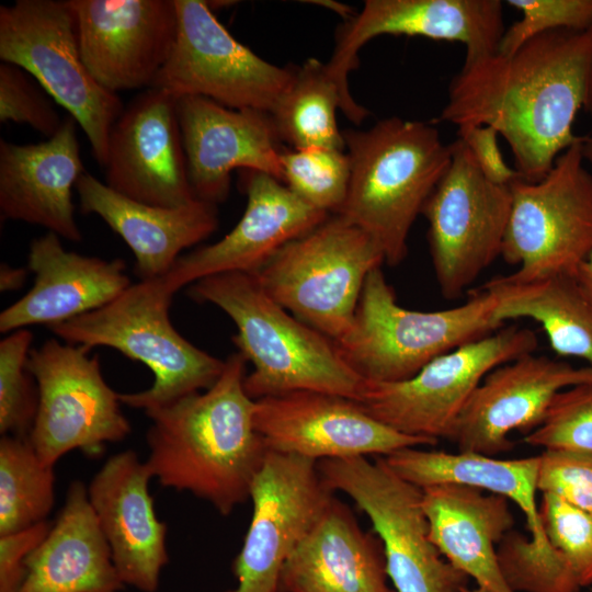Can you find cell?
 <instances>
[{"label":"cell","instance_id":"obj_1","mask_svg":"<svg viewBox=\"0 0 592 592\" xmlns=\"http://www.w3.org/2000/svg\"><path fill=\"white\" fill-rule=\"evenodd\" d=\"M447 92L436 122L493 127L521 177L538 181L579 138L578 113L592 115V26L545 32L510 55L463 64Z\"/></svg>","mask_w":592,"mask_h":592},{"label":"cell","instance_id":"obj_2","mask_svg":"<svg viewBox=\"0 0 592 592\" xmlns=\"http://www.w3.org/2000/svg\"><path fill=\"white\" fill-rule=\"evenodd\" d=\"M247 360L235 352L208 389L146 412V460L160 485L205 500L221 515L249 499L269 448L246 391Z\"/></svg>","mask_w":592,"mask_h":592},{"label":"cell","instance_id":"obj_3","mask_svg":"<svg viewBox=\"0 0 592 592\" xmlns=\"http://www.w3.org/2000/svg\"><path fill=\"white\" fill-rule=\"evenodd\" d=\"M187 294L217 306L236 325L232 342L253 366L244 378L252 399L314 390L358 401L365 380L335 343L277 304L254 274L208 276L190 285Z\"/></svg>","mask_w":592,"mask_h":592},{"label":"cell","instance_id":"obj_4","mask_svg":"<svg viewBox=\"0 0 592 592\" xmlns=\"http://www.w3.org/2000/svg\"><path fill=\"white\" fill-rule=\"evenodd\" d=\"M342 134L350 182L338 214L372 237L385 263L397 265L415 218L451 164L452 144L434 125L397 116Z\"/></svg>","mask_w":592,"mask_h":592},{"label":"cell","instance_id":"obj_5","mask_svg":"<svg viewBox=\"0 0 592 592\" xmlns=\"http://www.w3.org/2000/svg\"><path fill=\"white\" fill-rule=\"evenodd\" d=\"M502 296L503 288L491 280L459 306L407 309L377 267L366 277L351 330L334 343L364 380H405L437 356L502 328L497 314Z\"/></svg>","mask_w":592,"mask_h":592},{"label":"cell","instance_id":"obj_6","mask_svg":"<svg viewBox=\"0 0 592 592\" xmlns=\"http://www.w3.org/2000/svg\"><path fill=\"white\" fill-rule=\"evenodd\" d=\"M174 294L162 280L132 284L107 305L49 327L66 343L90 350L107 346L145 364L152 385L119 394L123 405L145 413L210 388L225 361L198 349L173 327L169 310Z\"/></svg>","mask_w":592,"mask_h":592},{"label":"cell","instance_id":"obj_7","mask_svg":"<svg viewBox=\"0 0 592 592\" xmlns=\"http://www.w3.org/2000/svg\"><path fill=\"white\" fill-rule=\"evenodd\" d=\"M383 263L372 237L331 214L253 274L277 304L338 342L352 328L366 277Z\"/></svg>","mask_w":592,"mask_h":592},{"label":"cell","instance_id":"obj_8","mask_svg":"<svg viewBox=\"0 0 592 592\" xmlns=\"http://www.w3.org/2000/svg\"><path fill=\"white\" fill-rule=\"evenodd\" d=\"M512 204L501 257L519 269L497 277L526 285L571 274L592 254V174L584 166L582 136L535 182L510 185Z\"/></svg>","mask_w":592,"mask_h":592},{"label":"cell","instance_id":"obj_9","mask_svg":"<svg viewBox=\"0 0 592 592\" xmlns=\"http://www.w3.org/2000/svg\"><path fill=\"white\" fill-rule=\"evenodd\" d=\"M0 59L24 69L68 111L104 168L110 134L125 107L118 94L102 87L87 68L68 1L16 0L1 5Z\"/></svg>","mask_w":592,"mask_h":592},{"label":"cell","instance_id":"obj_10","mask_svg":"<svg viewBox=\"0 0 592 592\" xmlns=\"http://www.w3.org/2000/svg\"><path fill=\"white\" fill-rule=\"evenodd\" d=\"M330 490L348 496L372 523L395 592H463L468 577L440 553L430 535L421 488L398 476L384 457L318 463Z\"/></svg>","mask_w":592,"mask_h":592},{"label":"cell","instance_id":"obj_11","mask_svg":"<svg viewBox=\"0 0 592 592\" xmlns=\"http://www.w3.org/2000/svg\"><path fill=\"white\" fill-rule=\"evenodd\" d=\"M27 368L38 391L27 440L45 465L54 467L73 449L98 456L130 433L119 392L107 385L89 348L49 339L31 350Z\"/></svg>","mask_w":592,"mask_h":592},{"label":"cell","instance_id":"obj_12","mask_svg":"<svg viewBox=\"0 0 592 592\" xmlns=\"http://www.w3.org/2000/svg\"><path fill=\"white\" fill-rule=\"evenodd\" d=\"M536 333L515 325L460 345L429 362L412 377L364 382L363 409L390 429L439 442L447 439L462 410L494 367L535 352Z\"/></svg>","mask_w":592,"mask_h":592},{"label":"cell","instance_id":"obj_13","mask_svg":"<svg viewBox=\"0 0 592 592\" xmlns=\"http://www.w3.org/2000/svg\"><path fill=\"white\" fill-rule=\"evenodd\" d=\"M511 204L510 186L490 182L460 138L452 143L451 164L422 209L444 298H458L501 257Z\"/></svg>","mask_w":592,"mask_h":592},{"label":"cell","instance_id":"obj_14","mask_svg":"<svg viewBox=\"0 0 592 592\" xmlns=\"http://www.w3.org/2000/svg\"><path fill=\"white\" fill-rule=\"evenodd\" d=\"M177 36L151 88L174 98L202 96L224 106L270 113L294 68L267 62L237 41L206 1L174 0Z\"/></svg>","mask_w":592,"mask_h":592},{"label":"cell","instance_id":"obj_15","mask_svg":"<svg viewBox=\"0 0 592 592\" xmlns=\"http://www.w3.org/2000/svg\"><path fill=\"white\" fill-rule=\"evenodd\" d=\"M333 497L317 462L269 451L250 489L252 515L232 565L234 592H278L284 563Z\"/></svg>","mask_w":592,"mask_h":592},{"label":"cell","instance_id":"obj_16","mask_svg":"<svg viewBox=\"0 0 592 592\" xmlns=\"http://www.w3.org/2000/svg\"><path fill=\"white\" fill-rule=\"evenodd\" d=\"M500 0H366L362 10L337 31L327 69L342 93L344 115L361 124L368 111L351 95L349 75L357 67L360 49L380 35L421 36L465 46L464 64L497 53L504 34Z\"/></svg>","mask_w":592,"mask_h":592},{"label":"cell","instance_id":"obj_17","mask_svg":"<svg viewBox=\"0 0 592 592\" xmlns=\"http://www.w3.org/2000/svg\"><path fill=\"white\" fill-rule=\"evenodd\" d=\"M254 424L269 451L317 463L377 455L436 441L399 433L369 415L358 401L298 390L255 400Z\"/></svg>","mask_w":592,"mask_h":592},{"label":"cell","instance_id":"obj_18","mask_svg":"<svg viewBox=\"0 0 592 592\" xmlns=\"http://www.w3.org/2000/svg\"><path fill=\"white\" fill-rule=\"evenodd\" d=\"M81 57L105 89H149L177 36L174 0H67Z\"/></svg>","mask_w":592,"mask_h":592},{"label":"cell","instance_id":"obj_19","mask_svg":"<svg viewBox=\"0 0 592 592\" xmlns=\"http://www.w3.org/2000/svg\"><path fill=\"white\" fill-rule=\"evenodd\" d=\"M104 168L105 183L132 200L162 207L195 201L177 98L149 88L133 99L112 128Z\"/></svg>","mask_w":592,"mask_h":592},{"label":"cell","instance_id":"obj_20","mask_svg":"<svg viewBox=\"0 0 592 592\" xmlns=\"http://www.w3.org/2000/svg\"><path fill=\"white\" fill-rule=\"evenodd\" d=\"M592 383V367H576L534 352L490 371L471 394L448 440L458 452L494 456L512 449L510 434L536 429L560 390Z\"/></svg>","mask_w":592,"mask_h":592},{"label":"cell","instance_id":"obj_21","mask_svg":"<svg viewBox=\"0 0 592 592\" xmlns=\"http://www.w3.org/2000/svg\"><path fill=\"white\" fill-rule=\"evenodd\" d=\"M242 171V189L247 194L242 217L220 240L181 255L160 277L172 294L213 275L257 273L285 244L329 216L301 201L275 178Z\"/></svg>","mask_w":592,"mask_h":592},{"label":"cell","instance_id":"obj_22","mask_svg":"<svg viewBox=\"0 0 592 592\" xmlns=\"http://www.w3.org/2000/svg\"><path fill=\"white\" fill-rule=\"evenodd\" d=\"M177 113L197 200L214 205L224 202L235 169L282 182L280 140L269 113L230 109L202 96L178 98Z\"/></svg>","mask_w":592,"mask_h":592},{"label":"cell","instance_id":"obj_23","mask_svg":"<svg viewBox=\"0 0 592 592\" xmlns=\"http://www.w3.org/2000/svg\"><path fill=\"white\" fill-rule=\"evenodd\" d=\"M151 478L147 463L124 451L111 456L88 487L119 579L141 592H156L168 562L167 525L155 511Z\"/></svg>","mask_w":592,"mask_h":592},{"label":"cell","instance_id":"obj_24","mask_svg":"<svg viewBox=\"0 0 592 592\" xmlns=\"http://www.w3.org/2000/svg\"><path fill=\"white\" fill-rule=\"evenodd\" d=\"M68 115L45 141L14 144L0 140V210L4 219L46 228L79 242L72 190L86 172L77 135Z\"/></svg>","mask_w":592,"mask_h":592},{"label":"cell","instance_id":"obj_25","mask_svg":"<svg viewBox=\"0 0 592 592\" xmlns=\"http://www.w3.org/2000/svg\"><path fill=\"white\" fill-rule=\"evenodd\" d=\"M27 269L34 285L1 311L2 333L68 321L107 305L132 285L122 259L68 251L50 231L31 241Z\"/></svg>","mask_w":592,"mask_h":592},{"label":"cell","instance_id":"obj_26","mask_svg":"<svg viewBox=\"0 0 592 592\" xmlns=\"http://www.w3.org/2000/svg\"><path fill=\"white\" fill-rule=\"evenodd\" d=\"M80 209L102 218L129 247L139 281L166 275L180 253L218 227L217 205L195 200L162 207L132 200L84 172L76 183Z\"/></svg>","mask_w":592,"mask_h":592},{"label":"cell","instance_id":"obj_27","mask_svg":"<svg viewBox=\"0 0 592 592\" xmlns=\"http://www.w3.org/2000/svg\"><path fill=\"white\" fill-rule=\"evenodd\" d=\"M284 592H395L383 546L362 530L346 504L332 498L283 566Z\"/></svg>","mask_w":592,"mask_h":592},{"label":"cell","instance_id":"obj_28","mask_svg":"<svg viewBox=\"0 0 592 592\" xmlns=\"http://www.w3.org/2000/svg\"><path fill=\"white\" fill-rule=\"evenodd\" d=\"M422 491L430 535L442 556L487 592H513L497 558V545L514 524L509 500L454 483Z\"/></svg>","mask_w":592,"mask_h":592},{"label":"cell","instance_id":"obj_29","mask_svg":"<svg viewBox=\"0 0 592 592\" xmlns=\"http://www.w3.org/2000/svg\"><path fill=\"white\" fill-rule=\"evenodd\" d=\"M25 568L18 592H119L124 587L81 481L69 486L57 520Z\"/></svg>","mask_w":592,"mask_h":592},{"label":"cell","instance_id":"obj_30","mask_svg":"<svg viewBox=\"0 0 592 592\" xmlns=\"http://www.w3.org/2000/svg\"><path fill=\"white\" fill-rule=\"evenodd\" d=\"M384 458L398 476L421 489L454 483L498 494L514 502L526 516V526L534 544L538 547L549 544L536 502L539 455L500 459L478 453L406 447Z\"/></svg>","mask_w":592,"mask_h":592},{"label":"cell","instance_id":"obj_31","mask_svg":"<svg viewBox=\"0 0 592 592\" xmlns=\"http://www.w3.org/2000/svg\"><path fill=\"white\" fill-rule=\"evenodd\" d=\"M503 288L498 318L532 319L546 333L551 350L561 356L577 357L592 367V304L571 274H559L526 284Z\"/></svg>","mask_w":592,"mask_h":592},{"label":"cell","instance_id":"obj_32","mask_svg":"<svg viewBox=\"0 0 592 592\" xmlns=\"http://www.w3.org/2000/svg\"><path fill=\"white\" fill-rule=\"evenodd\" d=\"M345 112L338 83L326 64L315 58L294 68L293 78L271 110L270 117L280 141L293 149L345 148L337 124V110Z\"/></svg>","mask_w":592,"mask_h":592},{"label":"cell","instance_id":"obj_33","mask_svg":"<svg viewBox=\"0 0 592 592\" xmlns=\"http://www.w3.org/2000/svg\"><path fill=\"white\" fill-rule=\"evenodd\" d=\"M53 468L39 459L27 436H1L0 535L46 521L55 498Z\"/></svg>","mask_w":592,"mask_h":592},{"label":"cell","instance_id":"obj_34","mask_svg":"<svg viewBox=\"0 0 592 592\" xmlns=\"http://www.w3.org/2000/svg\"><path fill=\"white\" fill-rule=\"evenodd\" d=\"M282 183L308 205L329 215L342 208L350 160L341 149L310 147L281 151Z\"/></svg>","mask_w":592,"mask_h":592},{"label":"cell","instance_id":"obj_35","mask_svg":"<svg viewBox=\"0 0 592 592\" xmlns=\"http://www.w3.org/2000/svg\"><path fill=\"white\" fill-rule=\"evenodd\" d=\"M505 583L513 592H580L582 589L562 555L550 543L536 546L520 532L509 531L497 547Z\"/></svg>","mask_w":592,"mask_h":592},{"label":"cell","instance_id":"obj_36","mask_svg":"<svg viewBox=\"0 0 592 592\" xmlns=\"http://www.w3.org/2000/svg\"><path fill=\"white\" fill-rule=\"evenodd\" d=\"M33 333L11 332L0 342V433L27 436L35 420L38 391L27 368Z\"/></svg>","mask_w":592,"mask_h":592},{"label":"cell","instance_id":"obj_37","mask_svg":"<svg viewBox=\"0 0 592 592\" xmlns=\"http://www.w3.org/2000/svg\"><path fill=\"white\" fill-rule=\"evenodd\" d=\"M524 443L544 451L592 455V383L565 388Z\"/></svg>","mask_w":592,"mask_h":592},{"label":"cell","instance_id":"obj_38","mask_svg":"<svg viewBox=\"0 0 592 592\" xmlns=\"http://www.w3.org/2000/svg\"><path fill=\"white\" fill-rule=\"evenodd\" d=\"M540 523L550 545L566 559L581 588L592 584V516L553 493H543Z\"/></svg>","mask_w":592,"mask_h":592},{"label":"cell","instance_id":"obj_39","mask_svg":"<svg viewBox=\"0 0 592 592\" xmlns=\"http://www.w3.org/2000/svg\"><path fill=\"white\" fill-rule=\"evenodd\" d=\"M521 12L500 41L498 53L510 55L530 38L556 30L592 26V0H509Z\"/></svg>","mask_w":592,"mask_h":592},{"label":"cell","instance_id":"obj_40","mask_svg":"<svg viewBox=\"0 0 592 592\" xmlns=\"http://www.w3.org/2000/svg\"><path fill=\"white\" fill-rule=\"evenodd\" d=\"M31 77L16 65L1 62L0 121L26 124L50 138L64 119Z\"/></svg>","mask_w":592,"mask_h":592},{"label":"cell","instance_id":"obj_41","mask_svg":"<svg viewBox=\"0 0 592 592\" xmlns=\"http://www.w3.org/2000/svg\"><path fill=\"white\" fill-rule=\"evenodd\" d=\"M537 490L558 496L592 516V455L543 451Z\"/></svg>","mask_w":592,"mask_h":592},{"label":"cell","instance_id":"obj_42","mask_svg":"<svg viewBox=\"0 0 592 592\" xmlns=\"http://www.w3.org/2000/svg\"><path fill=\"white\" fill-rule=\"evenodd\" d=\"M50 526L44 521L0 535V592H18L26 573V558L45 538Z\"/></svg>","mask_w":592,"mask_h":592},{"label":"cell","instance_id":"obj_43","mask_svg":"<svg viewBox=\"0 0 592 592\" xmlns=\"http://www.w3.org/2000/svg\"><path fill=\"white\" fill-rule=\"evenodd\" d=\"M470 150L482 174L498 185H510L522 178L515 168H511L503 159L498 144L499 133L491 126H471L457 132Z\"/></svg>","mask_w":592,"mask_h":592},{"label":"cell","instance_id":"obj_44","mask_svg":"<svg viewBox=\"0 0 592 592\" xmlns=\"http://www.w3.org/2000/svg\"><path fill=\"white\" fill-rule=\"evenodd\" d=\"M27 277L25 267H13L7 263L0 266V291L9 292L21 288Z\"/></svg>","mask_w":592,"mask_h":592},{"label":"cell","instance_id":"obj_45","mask_svg":"<svg viewBox=\"0 0 592 592\" xmlns=\"http://www.w3.org/2000/svg\"><path fill=\"white\" fill-rule=\"evenodd\" d=\"M580 289L592 304V254L583 261L572 273Z\"/></svg>","mask_w":592,"mask_h":592},{"label":"cell","instance_id":"obj_46","mask_svg":"<svg viewBox=\"0 0 592 592\" xmlns=\"http://www.w3.org/2000/svg\"><path fill=\"white\" fill-rule=\"evenodd\" d=\"M314 4H319L321 7H325L327 9H330L332 11H335L338 14L344 16V18H351L352 14H351V8L345 5V4H342V3H338V2H334V1H311Z\"/></svg>","mask_w":592,"mask_h":592},{"label":"cell","instance_id":"obj_47","mask_svg":"<svg viewBox=\"0 0 592 592\" xmlns=\"http://www.w3.org/2000/svg\"><path fill=\"white\" fill-rule=\"evenodd\" d=\"M582 153L584 161L592 164V135L582 136Z\"/></svg>","mask_w":592,"mask_h":592},{"label":"cell","instance_id":"obj_48","mask_svg":"<svg viewBox=\"0 0 592 592\" xmlns=\"http://www.w3.org/2000/svg\"><path fill=\"white\" fill-rule=\"evenodd\" d=\"M463 592H487V591L485 589H482V588H479V587L474 588V589H470V588L466 587V588L463 589Z\"/></svg>","mask_w":592,"mask_h":592},{"label":"cell","instance_id":"obj_49","mask_svg":"<svg viewBox=\"0 0 592 592\" xmlns=\"http://www.w3.org/2000/svg\"><path fill=\"white\" fill-rule=\"evenodd\" d=\"M590 592H592V589H591V591H590Z\"/></svg>","mask_w":592,"mask_h":592}]
</instances>
